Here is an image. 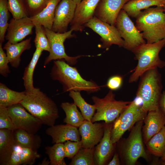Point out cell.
Returning <instances> with one entry per match:
<instances>
[{
  "label": "cell",
  "instance_id": "cell-15",
  "mask_svg": "<svg viewBox=\"0 0 165 165\" xmlns=\"http://www.w3.org/2000/svg\"><path fill=\"white\" fill-rule=\"evenodd\" d=\"M35 25L29 16L19 19H11L9 23L5 38L12 43L21 41L33 34Z\"/></svg>",
  "mask_w": 165,
  "mask_h": 165
},
{
  "label": "cell",
  "instance_id": "cell-50",
  "mask_svg": "<svg viewBox=\"0 0 165 165\" xmlns=\"http://www.w3.org/2000/svg\"><path fill=\"white\" fill-rule=\"evenodd\" d=\"M165 127V126H164Z\"/></svg>",
  "mask_w": 165,
  "mask_h": 165
},
{
  "label": "cell",
  "instance_id": "cell-21",
  "mask_svg": "<svg viewBox=\"0 0 165 165\" xmlns=\"http://www.w3.org/2000/svg\"><path fill=\"white\" fill-rule=\"evenodd\" d=\"M31 38L30 37L16 43H12L7 41L3 47L6 51L8 59L11 66L17 68L21 61V56L26 50L30 49L31 47Z\"/></svg>",
  "mask_w": 165,
  "mask_h": 165
},
{
  "label": "cell",
  "instance_id": "cell-49",
  "mask_svg": "<svg viewBox=\"0 0 165 165\" xmlns=\"http://www.w3.org/2000/svg\"><path fill=\"white\" fill-rule=\"evenodd\" d=\"M163 8L164 9V12H165V5H164V6L163 7Z\"/></svg>",
  "mask_w": 165,
  "mask_h": 165
},
{
  "label": "cell",
  "instance_id": "cell-39",
  "mask_svg": "<svg viewBox=\"0 0 165 165\" xmlns=\"http://www.w3.org/2000/svg\"><path fill=\"white\" fill-rule=\"evenodd\" d=\"M72 141L68 140L64 144L65 157L68 159H72L73 157L82 147L81 140L78 141Z\"/></svg>",
  "mask_w": 165,
  "mask_h": 165
},
{
  "label": "cell",
  "instance_id": "cell-47",
  "mask_svg": "<svg viewBox=\"0 0 165 165\" xmlns=\"http://www.w3.org/2000/svg\"><path fill=\"white\" fill-rule=\"evenodd\" d=\"M77 5H78L82 1V0H72Z\"/></svg>",
  "mask_w": 165,
  "mask_h": 165
},
{
  "label": "cell",
  "instance_id": "cell-48",
  "mask_svg": "<svg viewBox=\"0 0 165 165\" xmlns=\"http://www.w3.org/2000/svg\"><path fill=\"white\" fill-rule=\"evenodd\" d=\"M161 160H165V153L162 157H161Z\"/></svg>",
  "mask_w": 165,
  "mask_h": 165
},
{
  "label": "cell",
  "instance_id": "cell-27",
  "mask_svg": "<svg viewBox=\"0 0 165 165\" xmlns=\"http://www.w3.org/2000/svg\"><path fill=\"white\" fill-rule=\"evenodd\" d=\"M61 107L64 111L66 117L63 119L64 123L76 127H79L85 119L81 112L77 108L74 103L63 102Z\"/></svg>",
  "mask_w": 165,
  "mask_h": 165
},
{
  "label": "cell",
  "instance_id": "cell-33",
  "mask_svg": "<svg viewBox=\"0 0 165 165\" xmlns=\"http://www.w3.org/2000/svg\"><path fill=\"white\" fill-rule=\"evenodd\" d=\"M8 0H0V43L5 41L9 17Z\"/></svg>",
  "mask_w": 165,
  "mask_h": 165
},
{
  "label": "cell",
  "instance_id": "cell-34",
  "mask_svg": "<svg viewBox=\"0 0 165 165\" xmlns=\"http://www.w3.org/2000/svg\"><path fill=\"white\" fill-rule=\"evenodd\" d=\"M35 36L34 42L36 49L49 52L51 49L50 45L45 32L43 27L41 25H35Z\"/></svg>",
  "mask_w": 165,
  "mask_h": 165
},
{
  "label": "cell",
  "instance_id": "cell-23",
  "mask_svg": "<svg viewBox=\"0 0 165 165\" xmlns=\"http://www.w3.org/2000/svg\"><path fill=\"white\" fill-rule=\"evenodd\" d=\"M61 0H50L46 6L37 14L30 17L35 25H39L52 30L56 7Z\"/></svg>",
  "mask_w": 165,
  "mask_h": 165
},
{
  "label": "cell",
  "instance_id": "cell-26",
  "mask_svg": "<svg viewBox=\"0 0 165 165\" xmlns=\"http://www.w3.org/2000/svg\"><path fill=\"white\" fill-rule=\"evenodd\" d=\"M26 91L18 92L8 88L5 84L0 83V105L8 107L20 103L24 99Z\"/></svg>",
  "mask_w": 165,
  "mask_h": 165
},
{
  "label": "cell",
  "instance_id": "cell-5",
  "mask_svg": "<svg viewBox=\"0 0 165 165\" xmlns=\"http://www.w3.org/2000/svg\"><path fill=\"white\" fill-rule=\"evenodd\" d=\"M140 78L136 97L142 100L143 110L148 112L157 109L162 93L161 75L158 68L147 71Z\"/></svg>",
  "mask_w": 165,
  "mask_h": 165
},
{
  "label": "cell",
  "instance_id": "cell-31",
  "mask_svg": "<svg viewBox=\"0 0 165 165\" xmlns=\"http://www.w3.org/2000/svg\"><path fill=\"white\" fill-rule=\"evenodd\" d=\"M45 153L48 155L51 165H66L64 144L55 143L52 146L45 147Z\"/></svg>",
  "mask_w": 165,
  "mask_h": 165
},
{
  "label": "cell",
  "instance_id": "cell-9",
  "mask_svg": "<svg viewBox=\"0 0 165 165\" xmlns=\"http://www.w3.org/2000/svg\"><path fill=\"white\" fill-rule=\"evenodd\" d=\"M47 37L50 45L51 49L49 54L45 59L44 66L49 64L52 61L63 60L70 65H74L77 62V59L85 56L79 55L74 57L69 56L65 52L64 42L66 39L73 37L72 34L73 30L63 33L56 32L52 30L43 27Z\"/></svg>",
  "mask_w": 165,
  "mask_h": 165
},
{
  "label": "cell",
  "instance_id": "cell-30",
  "mask_svg": "<svg viewBox=\"0 0 165 165\" xmlns=\"http://www.w3.org/2000/svg\"><path fill=\"white\" fill-rule=\"evenodd\" d=\"M69 96L73 99L74 103L80 109L85 120L91 121L96 110L94 104L91 105L86 102L80 92L70 91Z\"/></svg>",
  "mask_w": 165,
  "mask_h": 165
},
{
  "label": "cell",
  "instance_id": "cell-20",
  "mask_svg": "<svg viewBox=\"0 0 165 165\" xmlns=\"http://www.w3.org/2000/svg\"><path fill=\"white\" fill-rule=\"evenodd\" d=\"M46 133L51 137L54 144L63 143L68 140L78 141L81 139L77 127L67 124L50 127Z\"/></svg>",
  "mask_w": 165,
  "mask_h": 165
},
{
  "label": "cell",
  "instance_id": "cell-7",
  "mask_svg": "<svg viewBox=\"0 0 165 165\" xmlns=\"http://www.w3.org/2000/svg\"><path fill=\"white\" fill-rule=\"evenodd\" d=\"M92 99L96 111L91 120L92 123L100 121L106 123L113 122L131 102L116 100L111 90L103 98L94 96Z\"/></svg>",
  "mask_w": 165,
  "mask_h": 165
},
{
  "label": "cell",
  "instance_id": "cell-19",
  "mask_svg": "<svg viewBox=\"0 0 165 165\" xmlns=\"http://www.w3.org/2000/svg\"><path fill=\"white\" fill-rule=\"evenodd\" d=\"M144 122L142 133L144 143L146 144L164 126L165 116L159 108L156 110L148 111Z\"/></svg>",
  "mask_w": 165,
  "mask_h": 165
},
{
  "label": "cell",
  "instance_id": "cell-6",
  "mask_svg": "<svg viewBox=\"0 0 165 165\" xmlns=\"http://www.w3.org/2000/svg\"><path fill=\"white\" fill-rule=\"evenodd\" d=\"M143 122L144 120L137 122L132 128L127 139L122 141L119 140L116 143L117 152L121 163L127 165H134L140 157L148 160L143 144L142 133Z\"/></svg>",
  "mask_w": 165,
  "mask_h": 165
},
{
  "label": "cell",
  "instance_id": "cell-44",
  "mask_svg": "<svg viewBox=\"0 0 165 165\" xmlns=\"http://www.w3.org/2000/svg\"><path fill=\"white\" fill-rule=\"evenodd\" d=\"M121 164L119 157L118 154L115 152L113 156L112 160L108 163V165H119Z\"/></svg>",
  "mask_w": 165,
  "mask_h": 165
},
{
  "label": "cell",
  "instance_id": "cell-14",
  "mask_svg": "<svg viewBox=\"0 0 165 165\" xmlns=\"http://www.w3.org/2000/svg\"><path fill=\"white\" fill-rule=\"evenodd\" d=\"M113 123H105L103 137L99 143L95 147V165H108L114 155L116 143H113L111 139V132Z\"/></svg>",
  "mask_w": 165,
  "mask_h": 165
},
{
  "label": "cell",
  "instance_id": "cell-37",
  "mask_svg": "<svg viewBox=\"0 0 165 165\" xmlns=\"http://www.w3.org/2000/svg\"><path fill=\"white\" fill-rule=\"evenodd\" d=\"M41 157L37 151L31 148L22 147L20 152V158L21 165H32L36 159Z\"/></svg>",
  "mask_w": 165,
  "mask_h": 165
},
{
  "label": "cell",
  "instance_id": "cell-40",
  "mask_svg": "<svg viewBox=\"0 0 165 165\" xmlns=\"http://www.w3.org/2000/svg\"><path fill=\"white\" fill-rule=\"evenodd\" d=\"M3 50L2 43H0V73L2 76L6 77L10 72L8 65L9 61Z\"/></svg>",
  "mask_w": 165,
  "mask_h": 165
},
{
  "label": "cell",
  "instance_id": "cell-4",
  "mask_svg": "<svg viewBox=\"0 0 165 165\" xmlns=\"http://www.w3.org/2000/svg\"><path fill=\"white\" fill-rule=\"evenodd\" d=\"M136 19L135 26L142 32L146 43H153L165 38V12L163 7L145 9Z\"/></svg>",
  "mask_w": 165,
  "mask_h": 165
},
{
  "label": "cell",
  "instance_id": "cell-22",
  "mask_svg": "<svg viewBox=\"0 0 165 165\" xmlns=\"http://www.w3.org/2000/svg\"><path fill=\"white\" fill-rule=\"evenodd\" d=\"M16 144L14 130L0 129V165H6Z\"/></svg>",
  "mask_w": 165,
  "mask_h": 165
},
{
  "label": "cell",
  "instance_id": "cell-3",
  "mask_svg": "<svg viewBox=\"0 0 165 165\" xmlns=\"http://www.w3.org/2000/svg\"><path fill=\"white\" fill-rule=\"evenodd\" d=\"M165 46V38L156 42L141 44L131 51L134 55V59L138 61L136 67L131 72L133 73L129 79L130 83L136 82L145 72L156 68L165 66V62L161 60L160 52Z\"/></svg>",
  "mask_w": 165,
  "mask_h": 165
},
{
  "label": "cell",
  "instance_id": "cell-41",
  "mask_svg": "<svg viewBox=\"0 0 165 165\" xmlns=\"http://www.w3.org/2000/svg\"><path fill=\"white\" fill-rule=\"evenodd\" d=\"M22 146L16 144L10 158L6 165H21L20 158V152Z\"/></svg>",
  "mask_w": 165,
  "mask_h": 165
},
{
  "label": "cell",
  "instance_id": "cell-45",
  "mask_svg": "<svg viewBox=\"0 0 165 165\" xmlns=\"http://www.w3.org/2000/svg\"><path fill=\"white\" fill-rule=\"evenodd\" d=\"M50 164V161L49 160H47L46 158L43 159L40 165H47Z\"/></svg>",
  "mask_w": 165,
  "mask_h": 165
},
{
  "label": "cell",
  "instance_id": "cell-36",
  "mask_svg": "<svg viewBox=\"0 0 165 165\" xmlns=\"http://www.w3.org/2000/svg\"><path fill=\"white\" fill-rule=\"evenodd\" d=\"M50 0H24L28 16H33L42 11Z\"/></svg>",
  "mask_w": 165,
  "mask_h": 165
},
{
  "label": "cell",
  "instance_id": "cell-46",
  "mask_svg": "<svg viewBox=\"0 0 165 165\" xmlns=\"http://www.w3.org/2000/svg\"><path fill=\"white\" fill-rule=\"evenodd\" d=\"M160 165H165V160H162L160 161L159 163Z\"/></svg>",
  "mask_w": 165,
  "mask_h": 165
},
{
  "label": "cell",
  "instance_id": "cell-1",
  "mask_svg": "<svg viewBox=\"0 0 165 165\" xmlns=\"http://www.w3.org/2000/svg\"><path fill=\"white\" fill-rule=\"evenodd\" d=\"M50 75L53 80L57 81L62 84L64 92L85 91L90 94L100 89L101 87L97 83L84 79L75 68L63 60L53 61Z\"/></svg>",
  "mask_w": 165,
  "mask_h": 165
},
{
  "label": "cell",
  "instance_id": "cell-11",
  "mask_svg": "<svg viewBox=\"0 0 165 165\" xmlns=\"http://www.w3.org/2000/svg\"><path fill=\"white\" fill-rule=\"evenodd\" d=\"M16 129L24 130L36 134L41 129V121L28 111L20 103L7 107Z\"/></svg>",
  "mask_w": 165,
  "mask_h": 165
},
{
  "label": "cell",
  "instance_id": "cell-35",
  "mask_svg": "<svg viewBox=\"0 0 165 165\" xmlns=\"http://www.w3.org/2000/svg\"><path fill=\"white\" fill-rule=\"evenodd\" d=\"M8 6L13 18L19 19L28 16L24 0H8Z\"/></svg>",
  "mask_w": 165,
  "mask_h": 165
},
{
  "label": "cell",
  "instance_id": "cell-42",
  "mask_svg": "<svg viewBox=\"0 0 165 165\" xmlns=\"http://www.w3.org/2000/svg\"><path fill=\"white\" fill-rule=\"evenodd\" d=\"M122 83L123 78L120 75H115L109 79L106 85L111 90H116L121 87Z\"/></svg>",
  "mask_w": 165,
  "mask_h": 165
},
{
  "label": "cell",
  "instance_id": "cell-38",
  "mask_svg": "<svg viewBox=\"0 0 165 165\" xmlns=\"http://www.w3.org/2000/svg\"><path fill=\"white\" fill-rule=\"evenodd\" d=\"M15 129L7 108L0 105V129Z\"/></svg>",
  "mask_w": 165,
  "mask_h": 165
},
{
  "label": "cell",
  "instance_id": "cell-43",
  "mask_svg": "<svg viewBox=\"0 0 165 165\" xmlns=\"http://www.w3.org/2000/svg\"><path fill=\"white\" fill-rule=\"evenodd\" d=\"M159 108L165 116V91L162 93L159 102Z\"/></svg>",
  "mask_w": 165,
  "mask_h": 165
},
{
  "label": "cell",
  "instance_id": "cell-29",
  "mask_svg": "<svg viewBox=\"0 0 165 165\" xmlns=\"http://www.w3.org/2000/svg\"><path fill=\"white\" fill-rule=\"evenodd\" d=\"M43 51L38 49H36L32 58L27 66L25 68L23 79L24 84L26 92H30L35 90L33 85V76L36 65Z\"/></svg>",
  "mask_w": 165,
  "mask_h": 165
},
{
  "label": "cell",
  "instance_id": "cell-12",
  "mask_svg": "<svg viewBox=\"0 0 165 165\" xmlns=\"http://www.w3.org/2000/svg\"><path fill=\"white\" fill-rule=\"evenodd\" d=\"M101 37V47L107 49L113 44L123 47L124 41L115 26L111 25L95 16L85 24Z\"/></svg>",
  "mask_w": 165,
  "mask_h": 165
},
{
  "label": "cell",
  "instance_id": "cell-16",
  "mask_svg": "<svg viewBox=\"0 0 165 165\" xmlns=\"http://www.w3.org/2000/svg\"><path fill=\"white\" fill-rule=\"evenodd\" d=\"M100 0H82L77 5L73 19L70 24V29L82 31L85 24L94 16Z\"/></svg>",
  "mask_w": 165,
  "mask_h": 165
},
{
  "label": "cell",
  "instance_id": "cell-32",
  "mask_svg": "<svg viewBox=\"0 0 165 165\" xmlns=\"http://www.w3.org/2000/svg\"><path fill=\"white\" fill-rule=\"evenodd\" d=\"M95 147L81 148L71 159L69 165H95L94 160Z\"/></svg>",
  "mask_w": 165,
  "mask_h": 165
},
{
  "label": "cell",
  "instance_id": "cell-2",
  "mask_svg": "<svg viewBox=\"0 0 165 165\" xmlns=\"http://www.w3.org/2000/svg\"><path fill=\"white\" fill-rule=\"evenodd\" d=\"M20 104L28 112L40 120L43 124L53 126L59 117L58 109L56 104L38 88L31 92L26 91L25 96Z\"/></svg>",
  "mask_w": 165,
  "mask_h": 165
},
{
  "label": "cell",
  "instance_id": "cell-28",
  "mask_svg": "<svg viewBox=\"0 0 165 165\" xmlns=\"http://www.w3.org/2000/svg\"><path fill=\"white\" fill-rule=\"evenodd\" d=\"M149 152L153 155L162 157L165 153V127L153 136L145 144Z\"/></svg>",
  "mask_w": 165,
  "mask_h": 165
},
{
  "label": "cell",
  "instance_id": "cell-13",
  "mask_svg": "<svg viewBox=\"0 0 165 165\" xmlns=\"http://www.w3.org/2000/svg\"><path fill=\"white\" fill-rule=\"evenodd\" d=\"M77 4L72 0H61L57 6L52 30L63 33L67 31L72 20Z\"/></svg>",
  "mask_w": 165,
  "mask_h": 165
},
{
  "label": "cell",
  "instance_id": "cell-8",
  "mask_svg": "<svg viewBox=\"0 0 165 165\" xmlns=\"http://www.w3.org/2000/svg\"><path fill=\"white\" fill-rule=\"evenodd\" d=\"M147 113L136 100L132 101L113 123L111 132L112 142L116 143L126 131L132 129L138 122L144 120Z\"/></svg>",
  "mask_w": 165,
  "mask_h": 165
},
{
  "label": "cell",
  "instance_id": "cell-24",
  "mask_svg": "<svg viewBox=\"0 0 165 165\" xmlns=\"http://www.w3.org/2000/svg\"><path fill=\"white\" fill-rule=\"evenodd\" d=\"M165 5V0H130L122 9L130 17L136 18L143 9L154 6L163 7Z\"/></svg>",
  "mask_w": 165,
  "mask_h": 165
},
{
  "label": "cell",
  "instance_id": "cell-18",
  "mask_svg": "<svg viewBox=\"0 0 165 165\" xmlns=\"http://www.w3.org/2000/svg\"><path fill=\"white\" fill-rule=\"evenodd\" d=\"M130 0H100L94 16L99 20L115 26L117 16L124 5Z\"/></svg>",
  "mask_w": 165,
  "mask_h": 165
},
{
  "label": "cell",
  "instance_id": "cell-10",
  "mask_svg": "<svg viewBox=\"0 0 165 165\" xmlns=\"http://www.w3.org/2000/svg\"><path fill=\"white\" fill-rule=\"evenodd\" d=\"M115 26L124 40L123 47L125 49L131 51L139 45L146 43L141 33L122 9L117 16Z\"/></svg>",
  "mask_w": 165,
  "mask_h": 165
},
{
  "label": "cell",
  "instance_id": "cell-25",
  "mask_svg": "<svg viewBox=\"0 0 165 165\" xmlns=\"http://www.w3.org/2000/svg\"><path fill=\"white\" fill-rule=\"evenodd\" d=\"M14 135L16 145L36 151L41 146L42 139L36 134L30 133L21 129H16L14 130Z\"/></svg>",
  "mask_w": 165,
  "mask_h": 165
},
{
  "label": "cell",
  "instance_id": "cell-17",
  "mask_svg": "<svg viewBox=\"0 0 165 165\" xmlns=\"http://www.w3.org/2000/svg\"><path fill=\"white\" fill-rule=\"evenodd\" d=\"M104 130L105 123H92L85 120L79 129L82 147H94L102 138Z\"/></svg>",
  "mask_w": 165,
  "mask_h": 165
}]
</instances>
